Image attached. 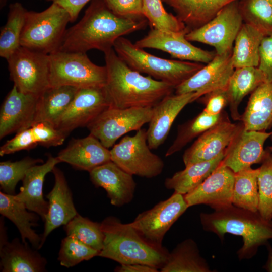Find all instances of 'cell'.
Listing matches in <instances>:
<instances>
[{"instance_id":"obj_1","label":"cell","mask_w":272,"mask_h":272,"mask_svg":"<svg viewBox=\"0 0 272 272\" xmlns=\"http://www.w3.org/2000/svg\"><path fill=\"white\" fill-rule=\"evenodd\" d=\"M146 25V18L121 17L114 13L104 0H93L81 20L66 30L58 50L86 53L96 49L104 53L113 48L118 38Z\"/></svg>"},{"instance_id":"obj_2","label":"cell","mask_w":272,"mask_h":272,"mask_svg":"<svg viewBox=\"0 0 272 272\" xmlns=\"http://www.w3.org/2000/svg\"><path fill=\"white\" fill-rule=\"evenodd\" d=\"M104 53L107 69L104 88L109 107H153L175 90L170 84L131 69L113 48Z\"/></svg>"},{"instance_id":"obj_3","label":"cell","mask_w":272,"mask_h":272,"mask_svg":"<svg viewBox=\"0 0 272 272\" xmlns=\"http://www.w3.org/2000/svg\"><path fill=\"white\" fill-rule=\"evenodd\" d=\"M200 219L203 229L216 234L221 240L226 233L242 236L243 245L237 253L240 260L252 258L259 246L272 239V221L265 220L258 212L233 205L211 213H201Z\"/></svg>"},{"instance_id":"obj_4","label":"cell","mask_w":272,"mask_h":272,"mask_svg":"<svg viewBox=\"0 0 272 272\" xmlns=\"http://www.w3.org/2000/svg\"><path fill=\"white\" fill-rule=\"evenodd\" d=\"M104 235L103 247L98 256L120 264H141L160 269L169 252L147 242L129 224L109 216L101 223Z\"/></svg>"},{"instance_id":"obj_5","label":"cell","mask_w":272,"mask_h":272,"mask_svg":"<svg viewBox=\"0 0 272 272\" xmlns=\"http://www.w3.org/2000/svg\"><path fill=\"white\" fill-rule=\"evenodd\" d=\"M117 55L131 69L145 73L175 88L188 79L204 65L199 62L166 59L154 56L123 37L113 45Z\"/></svg>"},{"instance_id":"obj_6","label":"cell","mask_w":272,"mask_h":272,"mask_svg":"<svg viewBox=\"0 0 272 272\" xmlns=\"http://www.w3.org/2000/svg\"><path fill=\"white\" fill-rule=\"evenodd\" d=\"M69 22L67 11L54 3L41 12L28 11L20 45L47 54L55 52L60 48Z\"/></svg>"},{"instance_id":"obj_7","label":"cell","mask_w":272,"mask_h":272,"mask_svg":"<svg viewBox=\"0 0 272 272\" xmlns=\"http://www.w3.org/2000/svg\"><path fill=\"white\" fill-rule=\"evenodd\" d=\"M50 58V87L71 86L78 88L104 87L106 66L93 63L86 53L57 51Z\"/></svg>"},{"instance_id":"obj_8","label":"cell","mask_w":272,"mask_h":272,"mask_svg":"<svg viewBox=\"0 0 272 272\" xmlns=\"http://www.w3.org/2000/svg\"><path fill=\"white\" fill-rule=\"evenodd\" d=\"M151 150L147 130L140 129L134 135H126L113 146L110 150L111 160L132 175L151 178L162 173L164 163Z\"/></svg>"},{"instance_id":"obj_9","label":"cell","mask_w":272,"mask_h":272,"mask_svg":"<svg viewBox=\"0 0 272 272\" xmlns=\"http://www.w3.org/2000/svg\"><path fill=\"white\" fill-rule=\"evenodd\" d=\"M6 60L10 79L19 91L40 95L50 87L49 54L20 46Z\"/></svg>"},{"instance_id":"obj_10","label":"cell","mask_w":272,"mask_h":272,"mask_svg":"<svg viewBox=\"0 0 272 272\" xmlns=\"http://www.w3.org/2000/svg\"><path fill=\"white\" fill-rule=\"evenodd\" d=\"M152 107L119 109L108 107L87 127L90 134L98 139L106 148L114 145L121 137L131 131H138L149 123Z\"/></svg>"},{"instance_id":"obj_11","label":"cell","mask_w":272,"mask_h":272,"mask_svg":"<svg viewBox=\"0 0 272 272\" xmlns=\"http://www.w3.org/2000/svg\"><path fill=\"white\" fill-rule=\"evenodd\" d=\"M236 1L225 6L202 27L187 33L186 39L210 45L218 55L232 53L235 38L244 23Z\"/></svg>"},{"instance_id":"obj_12","label":"cell","mask_w":272,"mask_h":272,"mask_svg":"<svg viewBox=\"0 0 272 272\" xmlns=\"http://www.w3.org/2000/svg\"><path fill=\"white\" fill-rule=\"evenodd\" d=\"M188 208L184 195L174 192L169 198L139 214L129 224L149 243L162 248L165 234Z\"/></svg>"},{"instance_id":"obj_13","label":"cell","mask_w":272,"mask_h":272,"mask_svg":"<svg viewBox=\"0 0 272 272\" xmlns=\"http://www.w3.org/2000/svg\"><path fill=\"white\" fill-rule=\"evenodd\" d=\"M108 107L109 104L104 86L79 88L55 127L69 135L78 127H87Z\"/></svg>"},{"instance_id":"obj_14","label":"cell","mask_w":272,"mask_h":272,"mask_svg":"<svg viewBox=\"0 0 272 272\" xmlns=\"http://www.w3.org/2000/svg\"><path fill=\"white\" fill-rule=\"evenodd\" d=\"M187 32H175L152 28L148 34L134 44L142 49L153 48L167 52L173 58L182 60L208 63L216 54L191 44L185 38Z\"/></svg>"},{"instance_id":"obj_15","label":"cell","mask_w":272,"mask_h":272,"mask_svg":"<svg viewBox=\"0 0 272 272\" xmlns=\"http://www.w3.org/2000/svg\"><path fill=\"white\" fill-rule=\"evenodd\" d=\"M232 53L218 55L194 75L175 88L176 94L195 92L193 102L213 91L226 89L235 68Z\"/></svg>"},{"instance_id":"obj_16","label":"cell","mask_w":272,"mask_h":272,"mask_svg":"<svg viewBox=\"0 0 272 272\" xmlns=\"http://www.w3.org/2000/svg\"><path fill=\"white\" fill-rule=\"evenodd\" d=\"M235 173L222 163L198 186L184 195L188 207L205 204L215 210L232 205Z\"/></svg>"},{"instance_id":"obj_17","label":"cell","mask_w":272,"mask_h":272,"mask_svg":"<svg viewBox=\"0 0 272 272\" xmlns=\"http://www.w3.org/2000/svg\"><path fill=\"white\" fill-rule=\"evenodd\" d=\"M243 124L231 123L226 117L202 133L183 155L185 166L211 160L225 152Z\"/></svg>"},{"instance_id":"obj_18","label":"cell","mask_w":272,"mask_h":272,"mask_svg":"<svg viewBox=\"0 0 272 272\" xmlns=\"http://www.w3.org/2000/svg\"><path fill=\"white\" fill-rule=\"evenodd\" d=\"M39 97L22 93L13 86L1 107V139L29 128L34 123Z\"/></svg>"},{"instance_id":"obj_19","label":"cell","mask_w":272,"mask_h":272,"mask_svg":"<svg viewBox=\"0 0 272 272\" xmlns=\"http://www.w3.org/2000/svg\"><path fill=\"white\" fill-rule=\"evenodd\" d=\"M3 217L0 225V269L2 272H43L47 260L37 249L16 238L8 241Z\"/></svg>"},{"instance_id":"obj_20","label":"cell","mask_w":272,"mask_h":272,"mask_svg":"<svg viewBox=\"0 0 272 272\" xmlns=\"http://www.w3.org/2000/svg\"><path fill=\"white\" fill-rule=\"evenodd\" d=\"M271 132L248 130L244 125L225 151L222 163L234 173L261 163L266 151L264 144Z\"/></svg>"},{"instance_id":"obj_21","label":"cell","mask_w":272,"mask_h":272,"mask_svg":"<svg viewBox=\"0 0 272 272\" xmlns=\"http://www.w3.org/2000/svg\"><path fill=\"white\" fill-rule=\"evenodd\" d=\"M52 172L54 176V184L46 195L48 209L44 221V231L41 235V247L52 231L65 225L78 214L63 173L56 166Z\"/></svg>"},{"instance_id":"obj_22","label":"cell","mask_w":272,"mask_h":272,"mask_svg":"<svg viewBox=\"0 0 272 272\" xmlns=\"http://www.w3.org/2000/svg\"><path fill=\"white\" fill-rule=\"evenodd\" d=\"M195 92L167 96L152 107V115L147 130L149 148L156 149L167 139L177 115L193 102Z\"/></svg>"},{"instance_id":"obj_23","label":"cell","mask_w":272,"mask_h":272,"mask_svg":"<svg viewBox=\"0 0 272 272\" xmlns=\"http://www.w3.org/2000/svg\"><path fill=\"white\" fill-rule=\"evenodd\" d=\"M91 181L106 191L111 205L121 207L131 201L136 183L132 175L110 161L89 172Z\"/></svg>"},{"instance_id":"obj_24","label":"cell","mask_w":272,"mask_h":272,"mask_svg":"<svg viewBox=\"0 0 272 272\" xmlns=\"http://www.w3.org/2000/svg\"><path fill=\"white\" fill-rule=\"evenodd\" d=\"M56 157L60 162L89 172L111 161L110 151L91 134L82 139L72 140Z\"/></svg>"},{"instance_id":"obj_25","label":"cell","mask_w":272,"mask_h":272,"mask_svg":"<svg viewBox=\"0 0 272 272\" xmlns=\"http://www.w3.org/2000/svg\"><path fill=\"white\" fill-rule=\"evenodd\" d=\"M59 163L57 157L49 155L45 163L31 167L22 180L19 193L15 194L17 199L23 202L29 211L37 214L44 222L48 209V202L43 195L45 177Z\"/></svg>"},{"instance_id":"obj_26","label":"cell","mask_w":272,"mask_h":272,"mask_svg":"<svg viewBox=\"0 0 272 272\" xmlns=\"http://www.w3.org/2000/svg\"><path fill=\"white\" fill-rule=\"evenodd\" d=\"M68 135L47 122L34 123L30 127L16 133L0 148V156L24 150H30L37 145L47 148L62 145Z\"/></svg>"},{"instance_id":"obj_27","label":"cell","mask_w":272,"mask_h":272,"mask_svg":"<svg viewBox=\"0 0 272 272\" xmlns=\"http://www.w3.org/2000/svg\"><path fill=\"white\" fill-rule=\"evenodd\" d=\"M0 214L11 221L18 229L23 243L28 240L32 247L41 248V235L37 234L32 227L38 225L40 216L29 211L25 204L17 199L15 195L0 192Z\"/></svg>"},{"instance_id":"obj_28","label":"cell","mask_w":272,"mask_h":272,"mask_svg":"<svg viewBox=\"0 0 272 272\" xmlns=\"http://www.w3.org/2000/svg\"><path fill=\"white\" fill-rule=\"evenodd\" d=\"M237 0H162L172 7L189 32L213 19L228 4Z\"/></svg>"},{"instance_id":"obj_29","label":"cell","mask_w":272,"mask_h":272,"mask_svg":"<svg viewBox=\"0 0 272 272\" xmlns=\"http://www.w3.org/2000/svg\"><path fill=\"white\" fill-rule=\"evenodd\" d=\"M241 120L248 130L265 131L272 127V81L262 83L251 93Z\"/></svg>"},{"instance_id":"obj_30","label":"cell","mask_w":272,"mask_h":272,"mask_svg":"<svg viewBox=\"0 0 272 272\" xmlns=\"http://www.w3.org/2000/svg\"><path fill=\"white\" fill-rule=\"evenodd\" d=\"M265 82V75L258 67L235 69L226 88L228 105L234 120L241 119L238 107L243 98Z\"/></svg>"},{"instance_id":"obj_31","label":"cell","mask_w":272,"mask_h":272,"mask_svg":"<svg viewBox=\"0 0 272 272\" xmlns=\"http://www.w3.org/2000/svg\"><path fill=\"white\" fill-rule=\"evenodd\" d=\"M78 89L71 86L49 87L46 89L39 95L34 123L47 122L55 126L74 99Z\"/></svg>"},{"instance_id":"obj_32","label":"cell","mask_w":272,"mask_h":272,"mask_svg":"<svg viewBox=\"0 0 272 272\" xmlns=\"http://www.w3.org/2000/svg\"><path fill=\"white\" fill-rule=\"evenodd\" d=\"M225 151L214 159L189 165L172 177L165 179L164 185L168 189L185 195L201 183L221 164Z\"/></svg>"},{"instance_id":"obj_33","label":"cell","mask_w":272,"mask_h":272,"mask_svg":"<svg viewBox=\"0 0 272 272\" xmlns=\"http://www.w3.org/2000/svg\"><path fill=\"white\" fill-rule=\"evenodd\" d=\"M265 36L253 26L243 23L234 41L232 60L235 69L258 67L259 47Z\"/></svg>"},{"instance_id":"obj_34","label":"cell","mask_w":272,"mask_h":272,"mask_svg":"<svg viewBox=\"0 0 272 272\" xmlns=\"http://www.w3.org/2000/svg\"><path fill=\"white\" fill-rule=\"evenodd\" d=\"M160 270L162 272L211 271L208 263L200 255L196 243L191 239L180 243L169 253Z\"/></svg>"},{"instance_id":"obj_35","label":"cell","mask_w":272,"mask_h":272,"mask_svg":"<svg viewBox=\"0 0 272 272\" xmlns=\"http://www.w3.org/2000/svg\"><path fill=\"white\" fill-rule=\"evenodd\" d=\"M259 168L251 167L235 173L232 204L252 212H258L259 193L258 176Z\"/></svg>"},{"instance_id":"obj_36","label":"cell","mask_w":272,"mask_h":272,"mask_svg":"<svg viewBox=\"0 0 272 272\" xmlns=\"http://www.w3.org/2000/svg\"><path fill=\"white\" fill-rule=\"evenodd\" d=\"M28 11L18 2L12 4L0 33V56L7 59L21 45L20 38Z\"/></svg>"},{"instance_id":"obj_37","label":"cell","mask_w":272,"mask_h":272,"mask_svg":"<svg viewBox=\"0 0 272 272\" xmlns=\"http://www.w3.org/2000/svg\"><path fill=\"white\" fill-rule=\"evenodd\" d=\"M227 117L223 112L219 114L211 115L203 110L193 119L179 126L176 138L166 151L165 156H169L180 151L193 139Z\"/></svg>"},{"instance_id":"obj_38","label":"cell","mask_w":272,"mask_h":272,"mask_svg":"<svg viewBox=\"0 0 272 272\" xmlns=\"http://www.w3.org/2000/svg\"><path fill=\"white\" fill-rule=\"evenodd\" d=\"M67 236L76 238L100 252L104 238L101 223L94 222L79 214L64 226Z\"/></svg>"},{"instance_id":"obj_39","label":"cell","mask_w":272,"mask_h":272,"mask_svg":"<svg viewBox=\"0 0 272 272\" xmlns=\"http://www.w3.org/2000/svg\"><path fill=\"white\" fill-rule=\"evenodd\" d=\"M239 9L244 23L264 36L272 35V0H247Z\"/></svg>"},{"instance_id":"obj_40","label":"cell","mask_w":272,"mask_h":272,"mask_svg":"<svg viewBox=\"0 0 272 272\" xmlns=\"http://www.w3.org/2000/svg\"><path fill=\"white\" fill-rule=\"evenodd\" d=\"M162 2V0H143L144 15L152 28L175 32H189L176 16L165 10Z\"/></svg>"},{"instance_id":"obj_41","label":"cell","mask_w":272,"mask_h":272,"mask_svg":"<svg viewBox=\"0 0 272 272\" xmlns=\"http://www.w3.org/2000/svg\"><path fill=\"white\" fill-rule=\"evenodd\" d=\"M43 162L41 159L30 157L12 162L5 161L0 163V186L5 193L15 195L17 183L24 178L27 171L32 166Z\"/></svg>"},{"instance_id":"obj_42","label":"cell","mask_w":272,"mask_h":272,"mask_svg":"<svg viewBox=\"0 0 272 272\" xmlns=\"http://www.w3.org/2000/svg\"><path fill=\"white\" fill-rule=\"evenodd\" d=\"M261 163L258 176V212L265 220L272 221V153L268 149Z\"/></svg>"},{"instance_id":"obj_43","label":"cell","mask_w":272,"mask_h":272,"mask_svg":"<svg viewBox=\"0 0 272 272\" xmlns=\"http://www.w3.org/2000/svg\"><path fill=\"white\" fill-rule=\"evenodd\" d=\"M99 252L75 237L66 236L62 240L58 260L61 266L67 268L84 260L98 256Z\"/></svg>"},{"instance_id":"obj_44","label":"cell","mask_w":272,"mask_h":272,"mask_svg":"<svg viewBox=\"0 0 272 272\" xmlns=\"http://www.w3.org/2000/svg\"><path fill=\"white\" fill-rule=\"evenodd\" d=\"M108 8L115 14L131 18H145L143 0H104Z\"/></svg>"},{"instance_id":"obj_45","label":"cell","mask_w":272,"mask_h":272,"mask_svg":"<svg viewBox=\"0 0 272 272\" xmlns=\"http://www.w3.org/2000/svg\"><path fill=\"white\" fill-rule=\"evenodd\" d=\"M205 103L204 111L211 115H217L223 112V108L228 104L226 89L217 90L203 96Z\"/></svg>"},{"instance_id":"obj_46","label":"cell","mask_w":272,"mask_h":272,"mask_svg":"<svg viewBox=\"0 0 272 272\" xmlns=\"http://www.w3.org/2000/svg\"><path fill=\"white\" fill-rule=\"evenodd\" d=\"M258 67L265 75L267 82L272 81V35L265 36L259 47Z\"/></svg>"},{"instance_id":"obj_47","label":"cell","mask_w":272,"mask_h":272,"mask_svg":"<svg viewBox=\"0 0 272 272\" xmlns=\"http://www.w3.org/2000/svg\"><path fill=\"white\" fill-rule=\"evenodd\" d=\"M55 3L64 10L70 15L71 22H74L79 14L86 4L91 0H45Z\"/></svg>"},{"instance_id":"obj_48","label":"cell","mask_w":272,"mask_h":272,"mask_svg":"<svg viewBox=\"0 0 272 272\" xmlns=\"http://www.w3.org/2000/svg\"><path fill=\"white\" fill-rule=\"evenodd\" d=\"M158 268L141 264H120L115 269L118 272H157Z\"/></svg>"},{"instance_id":"obj_49","label":"cell","mask_w":272,"mask_h":272,"mask_svg":"<svg viewBox=\"0 0 272 272\" xmlns=\"http://www.w3.org/2000/svg\"><path fill=\"white\" fill-rule=\"evenodd\" d=\"M266 246L268 254V259L263 268L268 272H272V247L268 242L265 245Z\"/></svg>"},{"instance_id":"obj_50","label":"cell","mask_w":272,"mask_h":272,"mask_svg":"<svg viewBox=\"0 0 272 272\" xmlns=\"http://www.w3.org/2000/svg\"><path fill=\"white\" fill-rule=\"evenodd\" d=\"M7 0H0V2H1V8H3L6 3H7Z\"/></svg>"},{"instance_id":"obj_51","label":"cell","mask_w":272,"mask_h":272,"mask_svg":"<svg viewBox=\"0 0 272 272\" xmlns=\"http://www.w3.org/2000/svg\"><path fill=\"white\" fill-rule=\"evenodd\" d=\"M268 149L272 153V146L268 147Z\"/></svg>"},{"instance_id":"obj_52","label":"cell","mask_w":272,"mask_h":272,"mask_svg":"<svg viewBox=\"0 0 272 272\" xmlns=\"http://www.w3.org/2000/svg\"><path fill=\"white\" fill-rule=\"evenodd\" d=\"M270 138H271V140L272 141V132H271V135H270Z\"/></svg>"}]
</instances>
